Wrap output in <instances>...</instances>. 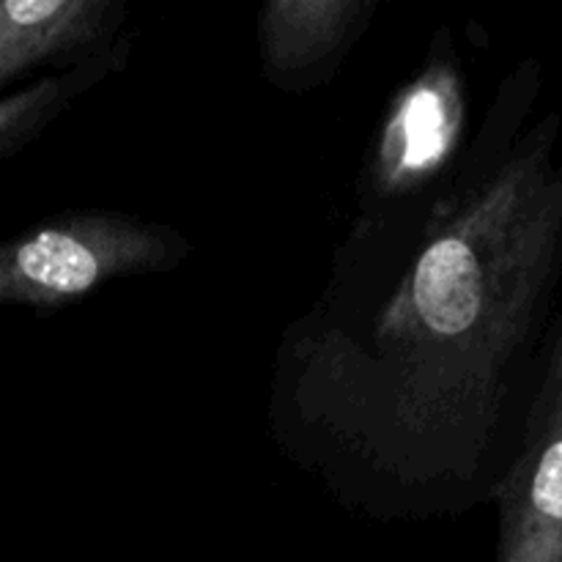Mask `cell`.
Returning <instances> with one entry per match:
<instances>
[{"label": "cell", "instance_id": "obj_1", "mask_svg": "<svg viewBox=\"0 0 562 562\" xmlns=\"http://www.w3.org/2000/svg\"><path fill=\"white\" fill-rule=\"evenodd\" d=\"M541 102L527 58L442 184L355 214L280 335L269 434L362 519L488 508L519 456L562 307V115Z\"/></svg>", "mask_w": 562, "mask_h": 562}, {"label": "cell", "instance_id": "obj_2", "mask_svg": "<svg viewBox=\"0 0 562 562\" xmlns=\"http://www.w3.org/2000/svg\"><path fill=\"white\" fill-rule=\"evenodd\" d=\"M192 241L159 220L77 209L0 241V305L64 311L124 278L179 269Z\"/></svg>", "mask_w": 562, "mask_h": 562}, {"label": "cell", "instance_id": "obj_3", "mask_svg": "<svg viewBox=\"0 0 562 562\" xmlns=\"http://www.w3.org/2000/svg\"><path fill=\"white\" fill-rule=\"evenodd\" d=\"M470 143V91L450 27H439L420 69L398 86L366 151L357 212L395 206L442 184Z\"/></svg>", "mask_w": 562, "mask_h": 562}, {"label": "cell", "instance_id": "obj_6", "mask_svg": "<svg viewBox=\"0 0 562 562\" xmlns=\"http://www.w3.org/2000/svg\"><path fill=\"white\" fill-rule=\"evenodd\" d=\"M124 0H0V88L36 66H69L124 38Z\"/></svg>", "mask_w": 562, "mask_h": 562}, {"label": "cell", "instance_id": "obj_5", "mask_svg": "<svg viewBox=\"0 0 562 562\" xmlns=\"http://www.w3.org/2000/svg\"><path fill=\"white\" fill-rule=\"evenodd\" d=\"M379 9V0H269L256 22L261 75L283 93L327 86Z\"/></svg>", "mask_w": 562, "mask_h": 562}, {"label": "cell", "instance_id": "obj_4", "mask_svg": "<svg viewBox=\"0 0 562 562\" xmlns=\"http://www.w3.org/2000/svg\"><path fill=\"white\" fill-rule=\"evenodd\" d=\"M494 562H562V307L519 456L497 497Z\"/></svg>", "mask_w": 562, "mask_h": 562}, {"label": "cell", "instance_id": "obj_7", "mask_svg": "<svg viewBox=\"0 0 562 562\" xmlns=\"http://www.w3.org/2000/svg\"><path fill=\"white\" fill-rule=\"evenodd\" d=\"M130 58L132 36H124L97 58L82 60L69 69H55L27 88L0 97V151H9L47 130L77 99L88 97L102 82L121 75Z\"/></svg>", "mask_w": 562, "mask_h": 562}]
</instances>
